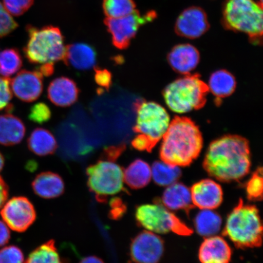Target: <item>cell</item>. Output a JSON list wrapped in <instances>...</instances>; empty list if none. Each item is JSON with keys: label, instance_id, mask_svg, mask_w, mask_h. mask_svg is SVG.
Listing matches in <instances>:
<instances>
[{"label": "cell", "instance_id": "obj_1", "mask_svg": "<svg viewBox=\"0 0 263 263\" xmlns=\"http://www.w3.org/2000/svg\"><path fill=\"white\" fill-rule=\"evenodd\" d=\"M203 166L210 176L221 182L244 178L251 167L248 141L231 135L213 141L206 151Z\"/></svg>", "mask_w": 263, "mask_h": 263}, {"label": "cell", "instance_id": "obj_2", "mask_svg": "<svg viewBox=\"0 0 263 263\" xmlns=\"http://www.w3.org/2000/svg\"><path fill=\"white\" fill-rule=\"evenodd\" d=\"M162 140L161 160L179 167L190 165L198 157L203 147L198 126L186 117L174 118Z\"/></svg>", "mask_w": 263, "mask_h": 263}, {"label": "cell", "instance_id": "obj_3", "mask_svg": "<svg viewBox=\"0 0 263 263\" xmlns=\"http://www.w3.org/2000/svg\"><path fill=\"white\" fill-rule=\"evenodd\" d=\"M136 122L133 127L137 136L132 141V146L140 151H148L162 140L171 123L167 111L155 102L137 101L134 105Z\"/></svg>", "mask_w": 263, "mask_h": 263}, {"label": "cell", "instance_id": "obj_4", "mask_svg": "<svg viewBox=\"0 0 263 263\" xmlns=\"http://www.w3.org/2000/svg\"><path fill=\"white\" fill-rule=\"evenodd\" d=\"M223 233L238 248L260 246L262 227L257 208L240 200L227 218Z\"/></svg>", "mask_w": 263, "mask_h": 263}, {"label": "cell", "instance_id": "obj_5", "mask_svg": "<svg viewBox=\"0 0 263 263\" xmlns=\"http://www.w3.org/2000/svg\"><path fill=\"white\" fill-rule=\"evenodd\" d=\"M28 41L24 52L32 64H54L63 61L66 47L64 37L57 27L52 26L37 28L31 25L26 27Z\"/></svg>", "mask_w": 263, "mask_h": 263}, {"label": "cell", "instance_id": "obj_6", "mask_svg": "<svg viewBox=\"0 0 263 263\" xmlns=\"http://www.w3.org/2000/svg\"><path fill=\"white\" fill-rule=\"evenodd\" d=\"M262 7L254 0H226L222 24L226 29L248 35L254 44L261 42Z\"/></svg>", "mask_w": 263, "mask_h": 263}, {"label": "cell", "instance_id": "obj_7", "mask_svg": "<svg viewBox=\"0 0 263 263\" xmlns=\"http://www.w3.org/2000/svg\"><path fill=\"white\" fill-rule=\"evenodd\" d=\"M209 92L199 74H186L167 85L163 91L166 106L174 113L183 114L204 106Z\"/></svg>", "mask_w": 263, "mask_h": 263}, {"label": "cell", "instance_id": "obj_8", "mask_svg": "<svg viewBox=\"0 0 263 263\" xmlns=\"http://www.w3.org/2000/svg\"><path fill=\"white\" fill-rule=\"evenodd\" d=\"M87 186L100 203L107 201L108 197L125 191L124 170L116 161L101 157V159L87 167Z\"/></svg>", "mask_w": 263, "mask_h": 263}, {"label": "cell", "instance_id": "obj_9", "mask_svg": "<svg viewBox=\"0 0 263 263\" xmlns=\"http://www.w3.org/2000/svg\"><path fill=\"white\" fill-rule=\"evenodd\" d=\"M135 216L140 226L156 234L173 232L189 236L193 233L192 229L161 203H148L137 206Z\"/></svg>", "mask_w": 263, "mask_h": 263}, {"label": "cell", "instance_id": "obj_10", "mask_svg": "<svg viewBox=\"0 0 263 263\" xmlns=\"http://www.w3.org/2000/svg\"><path fill=\"white\" fill-rule=\"evenodd\" d=\"M157 17V13L151 11L141 15L136 10L132 14L118 18H107L104 24L111 35L113 45L118 49L129 47L130 42L136 37L141 26L153 22Z\"/></svg>", "mask_w": 263, "mask_h": 263}, {"label": "cell", "instance_id": "obj_11", "mask_svg": "<svg viewBox=\"0 0 263 263\" xmlns=\"http://www.w3.org/2000/svg\"><path fill=\"white\" fill-rule=\"evenodd\" d=\"M0 213L9 228L19 233L30 228L37 217L34 205L24 196L14 197L6 200Z\"/></svg>", "mask_w": 263, "mask_h": 263}, {"label": "cell", "instance_id": "obj_12", "mask_svg": "<svg viewBox=\"0 0 263 263\" xmlns=\"http://www.w3.org/2000/svg\"><path fill=\"white\" fill-rule=\"evenodd\" d=\"M164 252V243L159 235L149 231L139 233L132 241L130 256L134 263H158Z\"/></svg>", "mask_w": 263, "mask_h": 263}, {"label": "cell", "instance_id": "obj_13", "mask_svg": "<svg viewBox=\"0 0 263 263\" xmlns=\"http://www.w3.org/2000/svg\"><path fill=\"white\" fill-rule=\"evenodd\" d=\"M210 24L204 10L197 6L187 8L181 13L175 25V31L181 37L195 39L209 30Z\"/></svg>", "mask_w": 263, "mask_h": 263}, {"label": "cell", "instance_id": "obj_14", "mask_svg": "<svg viewBox=\"0 0 263 263\" xmlns=\"http://www.w3.org/2000/svg\"><path fill=\"white\" fill-rule=\"evenodd\" d=\"M43 77L36 71L23 70L10 81L15 97L25 103H31L41 97L44 89Z\"/></svg>", "mask_w": 263, "mask_h": 263}, {"label": "cell", "instance_id": "obj_15", "mask_svg": "<svg viewBox=\"0 0 263 263\" xmlns=\"http://www.w3.org/2000/svg\"><path fill=\"white\" fill-rule=\"evenodd\" d=\"M190 190L193 205L200 210H215L222 202L221 186L212 179L200 180L194 184Z\"/></svg>", "mask_w": 263, "mask_h": 263}, {"label": "cell", "instance_id": "obj_16", "mask_svg": "<svg viewBox=\"0 0 263 263\" xmlns=\"http://www.w3.org/2000/svg\"><path fill=\"white\" fill-rule=\"evenodd\" d=\"M80 91L77 83L71 79L62 77L54 79L49 84L48 98L55 106L67 107L78 100Z\"/></svg>", "mask_w": 263, "mask_h": 263}, {"label": "cell", "instance_id": "obj_17", "mask_svg": "<svg viewBox=\"0 0 263 263\" xmlns=\"http://www.w3.org/2000/svg\"><path fill=\"white\" fill-rule=\"evenodd\" d=\"M167 61L177 73L189 74L199 63V52L196 47L189 44L177 45L170 52Z\"/></svg>", "mask_w": 263, "mask_h": 263}, {"label": "cell", "instance_id": "obj_18", "mask_svg": "<svg viewBox=\"0 0 263 263\" xmlns=\"http://www.w3.org/2000/svg\"><path fill=\"white\" fill-rule=\"evenodd\" d=\"M64 63L78 70H88L96 67L97 52L92 46L76 43L66 47Z\"/></svg>", "mask_w": 263, "mask_h": 263}, {"label": "cell", "instance_id": "obj_19", "mask_svg": "<svg viewBox=\"0 0 263 263\" xmlns=\"http://www.w3.org/2000/svg\"><path fill=\"white\" fill-rule=\"evenodd\" d=\"M231 257V248L221 236L215 235L206 238L200 246V263H229Z\"/></svg>", "mask_w": 263, "mask_h": 263}, {"label": "cell", "instance_id": "obj_20", "mask_svg": "<svg viewBox=\"0 0 263 263\" xmlns=\"http://www.w3.org/2000/svg\"><path fill=\"white\" fill-rule=\"evenodd\" d=\"M31 186L36 195L45 199L57 198L65 192L64 180L58 174L51 172L39 174L33 180Z\"/></svg>", "mask_w": 263, "mask_h": 263}, {"label": "cell", "instance_id": "obj_21", "mask_svg": "<svg viewBox=\"0 0 263 263\" xmlns=\"http://www.w3.org/2000/svg\"><path fill=\"white\" fill-rule=\"evenodd\" d=\"M162 205L171 211L188 210L193 208L191 190L183 184L176 182L167 186L162 197Z\"/></svg>", "mask_w": 263, "mask_h": 263}, {"label": "cell", "instance_id": "obj_22", "mask_svg": "<svg viewBox=\"0 0 263 263\" xmlns=\"http://www.w3.org/2000/svg\"><path fill=\"white\" fill-rule=\"evenodd\" d=\"M25 133V125L19 118L11 114L0 115V144L15 145L24 139Z\"/></svg>", "mask_w": 263, "mask_h": 263}, {"label": "cell", "instance_id": "obj_23", "mask_svg": "<svg viewBox=\"0 0 263 263\" xmlns=\"http://www.w3.org/2000/svg\"><path fill=\"white\" fill-rule=\"evenodd\" d=\"M29 149L36 156L52 155L57 150L58 143L53 134L44 128H36L28 139Z\"/></svg>", "mask_w": 263, "mask_h": 263}, {"label": "cell", "instance_id": "obj_24", "mask_svg": "<svg viewBox=\"0 0 263 263\" xmlns=\"http://www.w3.org/2000/svg\"><path fill=\"white\" fill-rule=\"evenodd\" d=\"M151 179V167L143 160H134L124 170V182L131 189L144 188L149 184Z\"/></svg>", "mask_w": 263, "mask_h": 263}, {"label": "cell", "instance_id": "obj_25", "mask_svg": "<svg viewBox=\"0 0 263 263\" xmlns=\"http://www.w3.org/2000/svg\"><path fill=\"white\" fill-rule=\"evenodd\" d=\"M236 85L235 78L230 72L220 70L210 76L207 86L209 91L219 101L221 99L230 96L235 91Z\"/></svg>", "mask_w": 263, "mask_h": 263}, {"label": "cell", "instance_id": "obj_26", "mask_svg": "<svg viewBox=\"0 0 263 263\" xmlns=\"http://www.w3.org/2000/svg\"><path fill=\"white\" fill-rule=\"evenodd\" d=\"M222 224L221 217L213 210H200L195 218L197 233L205 238L218 234Z\"/></svg>", "mask_w": 263, "mask_h": 263}, {"label": "cell", "instance_id": "obj_27", "mask_svg": "<svg viewBox=\"0 0 263 263\" xmlns=\"http://www.w3.org/2000/svg\"><path fill=\"white\" fill-rule=\"evenodd\" d=\"M180 167L157 161L151 167V177L157 185L168 186L177 182L181 177Z\"/></svg>", "mask_w": 263, "mask_h": 263}, {"label": "cell", "instance_id": "obj_28", "mask_svg": "<svg viewBox=\"0 0 263 263\" xmlns=\"http://www.w3.org/2000/svg\"><path fill=\"white\" fill-rule=\"evenodd\" d=\"M25 263H64L54 239L44 243L29 254Z\"/></svg>", "mask_w": 263, "mask_h": 263}, {"label": "cell", "instance_id": "obj_29", "mask_svg": "<svg viewBox=\"0 0 263 263\" xmlns=\"http://www.w3.org/2000/svg\"><path fill=\"white\" fill-rule=\"evenodd\" d=\"M23 65L22 58L17 49L8 48L0 52V74L9 78L17 73Z\"/></svg>", "mask_w": 263, "mask_h": 263}, {"label": "cell", "instance_id": "obj_30", "mask_svg": "<svg viewBox=\"0 0 263 263\" xmlns=\"http://www.w3.org/2000/svg\"><path fill=\"white\" fill-rule=\"evenodd\" d=\"M134 0H103V8L107 18L123 17L136 11Z\"/></svg>", "mask_w": 263, "mask_h": 263}, {"label": "cell", "instance_id": "obj_31", "mask_svg": "<svg viewBox=\"0 0 263 263\" xmlns=\"http://www.w3.org/2000/svg\"><path fill=\"white\" fill-rule=\"evenodd\" d=\"M262 169L258 168L246 184L247 196L250 200L254 201L261 200L262 197Z\"/></svg>", "mask_w": 263, "mask_h": 263}, {"label": "cell", "instance_id": "obj_32", "mask_svg": "<svg viewBox=\"0 0 263 263\" xmlns=\"http://www.w3.org/2000/svg\"><path fill=\"white\" fill-rule=\"evenodd\" d=\"M32 122L42 124L48 122L51 118V111L47 104L39 103L33 106L28 115Z\"/></svg>", "mask_w": 263, "mask_h": 263}, {"label": "cell", "instance_id": "obj_33", "mask_svg": "<svg viewBox=\"0 0 263 263\" xmlns=\"http://www.w3.org/2000/svg\"><path fill=\"white\" fill-rule=\"evenodd\" d=\"M0 263H25L24 253L17 246H6L0 249Z\"/></svg>", "mask_w": 263, "mask_h": 263}, {"label": "cell", "instance_id": "obj_34", "mask_svg": "<svg viewBox=\"0 0 263 263\" xmlns=\"http://www.w3.org/2000/svg\"><path fill=\"white\" fill-rule=\"evenodd\" d=\"M34 0H3V6L10 14L21 16L34 4Z\"/></svg>", "mask_w": 263, "mask_h": 263}, {"label": "cell", "instance_id": "obj_35", "mask_svg": "<svg viewBox=\"0 0 263 263\" xmlns=\"http://www.w3.org/2000/svg\"><path fill=\"white\" fill-rule=\"evenodd\" d=\"M18 24L0 2V37H5L18 27Z\"/></svg>", "mask_w": 263, "mask_h": 263}, {"label": "cell", "instance_id": "obj_36", "mask_svg": "<svg viewBox=\"0 0 263 263\" xmlns=\"http://www.w3.org/2000/svg\"><path fill=\"white\" fill-rule=\"evenodd\" d=\"M95 80L96 83L103 89L108 91L112 85V74L107 69L95 67Z\"/></svg>", "mask_w": 263, "mask_h": 263}, {"label": "cell", "instance_id": "obj_37", "mask_svg": "<svg viewBox=\"0 0 263 263\" xmlns=\"http://www.w3.org/2000/svg\"><path fill=\"white\" fill-rule=\"evenodd\" d=\"M12 98L10 80L8 78L0 77V110L9 107V103Z\"/></svg>", "mask_w": 263, "mask_h": 263}, {"label": "cell", "instance_id": "obj_38", "mask_svg": "<svg viewBox=\"0 0 263 263\" xmlns=\"http://www.w3.org/2000/svg\"><path fill=\"white\" fill-rule=\"evenodd\" d=\"M110 210L108 216L110 218L114 220L120 219L122 218L126 211V206L124 204L122 199L118 197H114L110 201Z\"/></svg>", "mask_w": 263, "mask_h": 263}, {"label": "cell", "instance_id": "obj_39", "mask_svg": "<svg viewBox=\"0 0 263 263\" xmlns=\"http://www.w3.org/2000/svg\"><path fill=\"white\" fill-rule=\"evenodd\" d=\"M125 150V146L123 144L117 146H109L105 148L101 157L108 160L117 161Z\"/></svg>", "mask_w": 263, "mask_h": 263}, {"label": "cell", "instance_id": "obj_40", "mask_svg": "<svg viewBox=\"0 0 263 263\" xmlns=\"http://www.w3.org/2000/svg\"><path fill=\"white\" fill-rule=\"evenodd\" d=\"M11 239V232L6 223L0 220V247L7 245Z\"/></svg>", "mask_w": 263, "mask_h": 263}, {"label": "cell", "instance_id": "obj_41", "mask_svg": "<svg viewBox=\"0 0 263 263\" xmlns=\"http://www.w3.org/2000/svg\"><path fill=\"white\" fill-rule=\"evenodd\" d=\"M9 189L7 184L0 176V211L8 199Z\"/></svg>", "mask_w": 263, "mask_h": 263}, {"label": "cell", "instance_id": "obj_42", "mask_svg": "<svg viewBox=\"0 0 263 263\" xmlns=\"http://www.w3.org/2000/svg\"><path fill=\"white\" fill-rule=\"evenodd\" d=\"M35 71L38 72L43 78L50 77V76L54 73V64H47L41 65L36 68Z\"/></svg>", "mask_w": 263, "mask_h": 263}, {"label": "cell", "instance_id": "obj_43", "mask_svg": "<svg viewBox=\"0 0 263 263\" xmlns=\"http://www.w3.org/2000/svg\"><path fill=\"white\" fill-rule=\"evenodd\" d=\"M79 263H106L97 256L91 255L82 258Z\"/></svg>", "mask_w": 263, "mask_h": 263}, {"label": "cell", "instance_id": "obj_44", "mask_svg": "<svg viewBox=\"0 0 263 263\" xmlns=\"http://www.w3.org/2000/svg\"><path fill=\"white\" fill-rule=\"evenodd\" d=\"M5 166V158L3 156V154L0 153V172H2V170L3 168V167Z\"/></svg>", "mask_w": 263, "mask_h": 263}]
</instances>
